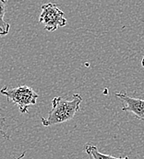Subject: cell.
<instances>
[{
  "label": "cell",
  "mask_w": 144,
  "mask_h": 159,
  "mask_svg": "<svg viewBox=\"0 0 144 159\" xmlns=\"http://www.w3.org/2000/svg\"><path fill=\"white\" fill-rule=\"evenodd\" d=\"M81 102L82 98L79 94H74L71 100H68L62 97L54 98L52 99V109L48 112L47 117L41 118L42 124L49 127L71 120L75 114L80 111Z\"/></svg>",
  "instance_id": "1"
},
{
  "label": "cell",
  "mask_w": 144,
  "mask_h": 159,
  "mask_svg": "<svg viewBox=\"0 0 144 159\" xmlns=\"http://www.w3.org/2000/svg\"><path fill=\"white\" fill-rule=\"evenodd\" d=\"M0 94L7 97L8 101L13 102L18 106L20 112L28 113L30 106H33L37 103L39 95L28 86H20L14 89H7L6 86L0 90Z\"/></svg>",
  "instance_id": "2"
},
{
  "label": "cell",
  "mask_w": 144,
  "mask_h": 159,
  "mask_svg": "<svg viewBox=\"0 0 144 159\" xmlns=\"http://www.w3.org/2000/svg\"><path fill=\"white\" fill-rule=\"evenodd\" d=\"M39 22L44 25L45 30L55 31L58 27H65L68 20L64 16V12L55 4L47 3L42 6Z\"/></svg>",
  "instance_id": "3"
},
{
  "label": "cell",
  "mask_w": 144,
  "mask_h": 159,
  "mask_svg": "<svg viewBox=\"0 0 144 159\" xmlns=\"http://www.w3.org/2000/svg\"><path fill=\"white\" fill-rule=\"evenodd\" d=\"M121 101L124 103V107L122 108V111L131 112L139 120H144V100L140 98H135L129 97L127 93L117 92L115 94Z\"/></svg>",
  "instance_id": "4"
},
{
  "label": "cell",
  "mask_w": 144,
  "mask_h": 159,
  "mask_svg": "<svg viewBox=\"0 0 144 159\" xmlns=\"http://www.w3.org/2000/svg\"><path fill=\"white\" fill-rule=\"evenodd\" d=\"M8 0H0V36H6L10 30V24L5 20V14L7 11V4Z\"/></svg>",
  "instance_id": "5"
},
{
  "label": "cell",
  "mask_w": 144,
  "mask_h": 159,
  "mask_svg": "<svg viewBox=\"0 0 144 159\" xmlns=\"http://www.w3.org/2000/svg\"><path fill=\"white\" fill-rule=\"evenodd\" d=\"M85 152L90 157H92L93 159H128L127 157H115L112 156L102 154L99 152L98 148L95 145H93V144H86L85 145Z\"/></svg>",
  "instance_id": "6"
},
{
  "label": "cell",
  "mask_w": 144,
  "mask_h": 159,
  "mask_svg": "<svg viewBox=\"0 0 144 159\" xmlns=\"http://www.w3.org/2000/svg\"><path fill=\"white\" fill-rule=\"evenodd\" d=\"M6 120H7V118H6V117H0V134L4 137L6 140H9V139H10L9 135L5 133V131L3 130V127H4L5 124H6Z\"/></svg>",
  "instance_id": "7"
},
{
  "label": "cell",
  "mask_w": 144,
  "mask_h": 159,
  "mask_svg": "<svg viewBox=\"0 0 144 159\" xmlns=\"http://www.w3.org/2000/svg\"><path fill=\"white\" fill-rule=\"evenodd\" d=\"M25 155H26V151H24L23 153H22V155H21V156H20L19 157H17L16 159H22L24 157H25Z\"/></svg>",
  "instance_id": "8"
},
{
  "label": "cell",
  "mask_w": 144,
  "mask_h": 159,
  "mask_svg": "<svg viewBox=\"0 0 144 159\" xmlns=\"http://www.w3.org/2000/svg\"><path fill=\"white\" fill-rule=\"evenodd\" d=\"M142 67L144 68V55L142 56Z\"/></svg>",
  "instance_id": "9"
}]
</instances>
